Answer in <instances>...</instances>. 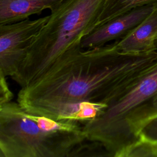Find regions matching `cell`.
Instances as JSON below:
<instances>
[{"mask_svg": "<svg viewBox=\"0 0 157 157\" xmlns=\"http://www.w3.org/2000/svg\"><path fill=\"white\" fill-rule=\"evenodd\" d=\"M157 63V50L124 53L114 43L61 55L37 81L21 88L17 102L26 112L48 117L59 107L82 101L107 106Z\"/></svg>", "mask_w": 157, "mask_h": 157, "instance_id": "obj_1", "label": "cell"}, {"mask_svg": "<svg viewBox=\"0 0 157 157\" xmlns=\"http://www.w3.org/2000/svg\"><path fill=\"white\" fill-rule=\"evenodd\" d=\"M105 0H61L50 10L48 20L12 77L20 88L40 79L66 52L80 47L82 39L98 26Z\"/></svg>", "mask_w": 157, "mask_h": 157, "instance_id": "obj_2", "label": "cell"}, {"mask_svg": "<svg viewBox=\"0 0 157 157\" xmlns=\"http://www.w3.org/2000/svg\"><path fill=\"white\" fill-rule=\"evenodd\" d=\"M85 140L82 124L31 113L12 101L0 110V149L4 157H69Z\"/></svg>", "mask_w": 157, "mask_h": 157, "instance_id": "obj_3", "label": "cell"}, {"mask_svg": "<svg viewBox=\"0 0 157 157\" xmlns=\"http://www.w3.org/2000/svg\"><path fill=\"white\" fill-rule=\"evenodd\" d=\"M157 109V63L95 118L82 124L86 139L120 157L136 140L134 129Z\"/></svg>", "mask_w": 157, "mask_h": 157, "instance_id": "obj_4", "label": "cell"}, {"mask_svg": "<svg viewBox=\"0 0 157 157\" xmlns=\"http://www.w3.org/2000/svg\"><path fill=\"white\" fill-rule=\"evenodd\" d=\"M48 15L0 24V73L12 78L18 72Z\"/></svg>", "mask_w": 157, "mask_h": 157, "instance_id": "obj_5", "label": "cell"}, {"mask_svg": "<svg viewBox=\"0 0 157 157\" xmlns=\"http://www.w3.org/2000/svg\"><path fill=\"white\" fill-rule=\"evenodd\" d=\"M154 6L155 3L135 8L98 26L82 39L81 48L100 47L121 39L151 13Z\"/></svg>", "mask_w": 157, "mask_h": 157, "instance_id": "obj_6", "label": "cell"}, {"mask_svg": "<svg viewBox=\"0 0 157 157\" xmlns=\"http://www.w3.org/2000/svg\"><path fill=\"white\" fill-rule=\"evenodd\" d=\"M157 2L151 13L136 28L121 39L115 41L117 48L124 53H146L157 50Z\"/></svg>", "mask_w": 157, "mask_h": 157, "instance_id": "obj_7", "label": "cell"}, {"mask_svg": "<svg viewBox=\"0 0 157 157\" xmlns=\"http://www.w3.org/2000/svg\"><path fill=\"white\" fill-rule=\"evenodd\" d=\"M61 0H0V24L21 21L45 9H51Z\"/></svg>", "mask_w": 157, "mask_h": 157, "instance_id": "obj_8", "label": "cell"}, {"mask_svg": "<svg viewBox=\"0 0 157 157\" xmlns=\"http://www.w3.org/2000/svg\"><path fill=\"white\" fill-rule=\"evenodd\" d=\"M156 2L157 0H105L98 27L135 8Z\"/></svg>", "mask_w": 157, "mask_h": 157, "instance_id": "obj_9", "label": "cell"}, {"mask_svg": "<svg viewBox=\"0 0 157 157\" xmlns=\"http://www.w3.org/2000/svg\"><path fill=\"white\" fill-rule=\"evenodd\" d=\"M157 157V144L139 136L138 139L127 148L120 157Z\"/></svg>", "mask_w": 157, "mask_h": 157, "instance_id": "obj_10", "label": "cell"}, {"mask_svg": "<svg viewBox=\"0 0 157 157\" xmlns=\"http://www.w3.org/2000/svg\"><path fill=\"white\" fill-rule=\"evenodd\" d=\"M107 156H110L109 153L101 144L86 139L73 149L69 157Z\"/></svg>", "mask_w": 157, "mask_h": 157, "instance_id": "obj_11", "label": "cell"}, {"mask_svg": "<svg viewBox=\"0 0 157 157\" xmlns=\"http://www.w3.org/2000/svg\"><path fill=\"white\" fill-rule=\"evenodd\" d=\"M134 134L136 140L140 136L157 144V110L137 124Z\"/></svg>", "mask_w": 157, "mask_h": 157, "instance_id": "obj_12", "label": "cell"}, {"mask_svg": "<svg viewBox=\"0 0 157 157\" xmlns=\"http://www.w3.org/2000/svg\"><path fill=\"white\" fill-rule=\"evenodd\" d=\"M5 77L0 73V101L6 102L12 101L13 94L10 90Z\"/></svg>", "mask_w": 157, "mask_h": 157, "instance_id": "obj_13", "label": "cell"}, {"mask_svg": "<svg viewBox=\"0 0 157 157\" xmlns=\"http://www.w3.org/2000/svg\"><path fill=\"white\" fill-rule=\"evenodd\" d=\"M155 48L157 50V36L155 39Z\"/></svg>", "mask_w": 157, "mask_h": 157, "instance_id": "obj_14", "label": "cell"}, {"mask_svg": "<svg viewBox=\"0 0 157 157\" xmlns=\"http://www.w3.org/2000/svg\"><path fill=\"white\" fill-rule=\"evenodd\" d=\"M0 157H4V154H3V153H2V151H1V149H0Z\"/></svg>", "mask_w": 157, "mask_h": 157, "instance_id": "obj_15", "label": "cell"}, {"mask_svg": "<svg viewBox=\"0 0 157 157\" xmlns=\"http://www.w3.org/2000/svg\"><path fill=\"white\" fill-rule=\"evenodd\" d=\"M4 103V102H3L2 101H0V110H1V107H2V104H3Z\"/></svg>", "mask_w": 157, "mask_h": 157, "instance_id": "obj_16", "label": "cell"}]
</instances>
